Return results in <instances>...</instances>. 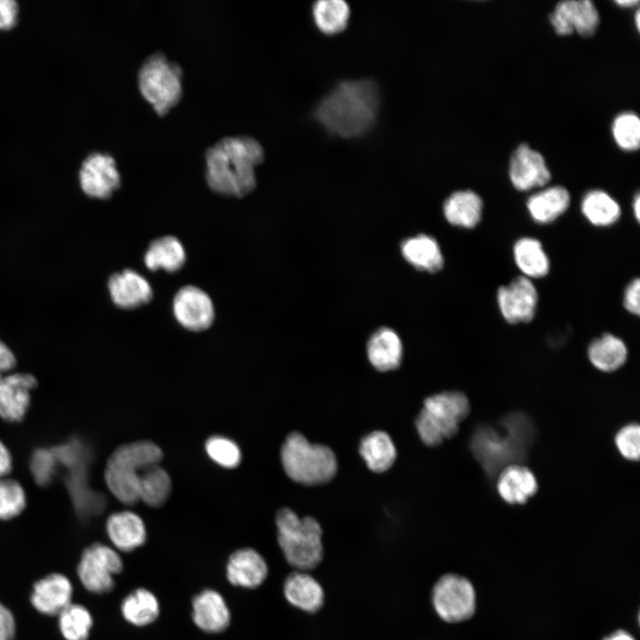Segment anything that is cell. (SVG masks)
Instances as JSON below:
<instances>
[{"instance_id":"1","label":"cell","mask_w":640,"mask_h":640,"mask_svg":"<svg viewBox=\"0 0 640 640\" xmlns=\"http://www.w3.org/2000/svg\"><path fill=\"white\" fill-rule=\"evenodd\" d=\"M379 108L380 92L372 80H347L320 100L314 118L330 134L355 139L372 128Z\"/></svg>"},{"instance_id":"2","label":"cell","mask_w":640,"mask_h":640,"mask_svg":"<svg viewBox=\"0 0 640 640\" xmlns=\"http://www.w3.org/2000/svg\"><path fill=\"white\" fill-rule=\"evenodd\" d=\"M536 428L523 412H512L496 425H478L470 438V450L486 476L493 479L508 465L526 460Z\"/></svg>"},{"instance_id":"3","label":"cell","mask_w":640,"mask_h":640,"mask_svg":"<svg viewBox=\"0 0 640 640\" xmlns=\"http://www.w3.org/2000/svg\"><path fill=\"white\" fill-rule=\"evenodd\" d=\"M263 159V148L254 138H223L205 153L207 184L218 194L244 196L256 187L255 170Z\"/></svg>"},{"instance_id":"4","label":"cell","mask_w":640,"mask_h":640,"mask_svg":"<svg viewBox=\"0 0 640 640\" xmlns=\"http://www.w3.org/2000/svg\"><path fill=\"white\" fill-rule=\"evenodd\" d=\"M161 449L152 442L139 441L117 447L109 456L104 479L109 492L122 503L139 501V484L143 471L158 464Z\"/></svg>"},{"instance_id":"5","label":"cell","mask_w":640,"mask_h":640,"mask_svg":"<svg viewBox=\"0 0 640 640\" xmlns=\"http://www.w3.org/2000/svg\"><path fill=\"white\" fill-rule=\"evenodd\" d=\"M277 541L286 562L297 571H308L322 561V528L310 516L300 517L292 509H280L276 517Z\"/></svg>"},{"instance_id":"6","label":"cell","mask_w":640,"mask_h":640,"mask_svg":"<svg viewBox=\"0 0 640 640\" xmlns=\"http://www.w3.org/2000/svg\"><path fill=\"white\" fill-rule=\"evenodd\" d=\"M281 461L294 482L316 485L331 481L338 468L334 452L327 446L311 444L300 433H291L281 448Z\"/></svg>"},{"instance_id":"7","label":"cell","mask_w":640,"mask_h":640,"mask_svg":"<svg viewBox=\"0 0 640 640\" xmlns=\"http://www.w3.org/2000/svg\"><path fill=\"white\" fill-rule=\"evenodd\" d=\"M470 412L468 396L460 391H444L427 397L415 420L421 441L437 446L453 437Z\"/></svg>"},{"instance_id":"8","label":"cell","mask_w":640,"mask_h":640,"mask_svg":"<svg viewBox=\"0 0 640 640\" xmlns=\"http://www.w3.org/2000/svg\"><path fill=\"white\" fill-rule=\"evenodd\" d=\"M182 69L161 52H156L142 63L138 74L141 95L158 116H165L182 95Z\"/></svg>"},{"instance_id":"9","label":"cell","mask_w":640,"mask_h":640,"mask_svg":"<svg viewBox=\"0 0 640 640\" xmlns=\"http://www.w3.org/2000/svg\"><path fill=\"white\" fill-rule=\"evenodd\" d=\"M124 569L123 559L113 547L95 542L86 547L79 559L76 573L82 586L90 593L105 595L116 585L115 577Z\"/></svg>"},{"instance_id":"10","label":"cell","mask_w":640,"mask_h":640,"mask_svg":"<svg viewBox=\"0 0 640 640\" xmlns=\"http://www.w3.org/2000/svg\"><path fill=\"white\" fill-rule=\"evenodd\" d=\"M433 606L441 619L459 622L472 616L476 608L475 589L468 580L457 574H445L435 584Z\"/></svg>"},{"instance_id":"11","label":"cell","mask_w":640,"mask_h":640,"mask_svg":"<svg viewBox=\"0 0 640 640\" xmlns=\"http://www.w3.org/2000/svg\"><path fill=\"white\" fill-rule=\"evenodd\" d=\"M52 450L59 465L68 469L67 484L77 512L83 516L97 513L101 505L87 486L85 449L78 441H70Z\"/></svg>"},{"instance_id":"12","label":"cell","mask_w":640,"mask_h":640,"mask_svg":"<svg viewBox=\"0 0 640 640\" xmlns=\"http://www.w3.org/2000/svg\"><path fill=\"white\" fill-rule=\"evenodd\" d=\"M78 178L84 193L98 199L109 198L121 185L116 160L108 153L88 155L82 162Z\"/></svg>"},{"instance_id":"13","label":"cell","mask_w":640,"mask_h":640,"mask_svg":"<svg viewBox=\"0 0 640 640\" xmlns=\"http://www.w3.org/2000/svg\"><path fill=\"white\" fill-rule=\"evenodd\" d=\"M549 22L558 36H570L576 32L583 37L593 36L599 25L598 11L592 1H561L550 13Z\"/></svg>"},{"instance_id":"14","label":"cell","mask_w":640,"mask_h":640,"mask_svg":"<svg viewBox=\"0 0 640 640\" xmlns=\"http://www.w3.org/2000/svg\"><path fill=\"white\" fill-rule=\"evenodd\" d=\"M497 302L503 318L509 324L530 322L536 312L538 292L531 279L521 276L497 292Z\"/></svg>"},{"instance_id":"15","label":"cell","mask_w":640,"mask_h":640,"mask_svg":"<svg viewBox=\"0 0 640 640\" xmlns=\"http://www.w3.org/2000/svg\"><path fill=\"white\" fill-rule=\"evenodd\" d=\"M172 311L178 323L193 332L206 330L214 320V307L210 296L193 285L184 286L177 292Z\"/></svg>"},{"instance_id":"16","label":"cell","mask_w":640,"mask_h":640,"mask_svg":"<svg viewBox=\"0 0 640 640\" xmlns=\"http://www.w3.org/2000/svg\"><path fill=\"white\" fill-rule=\"evenodd\" d=\"M509 180L519 191L544 187L551 180L550 171L543 156L526 143L513 151L508 165Z\"/></svg>"},{"instance_id":"17","label":"cell","mask_w":640,"mask_h":640,"mask_svg":"<svg viewBox=\"0 0 640 640\" xmlns=\"http://www.w3.org/2000/svg\"><path fill=\"white\" fill-rule=\"evenodd\" d=\"M191 619L194 625L206 634H220L231 624V611L220 592L205 588L191 600Z\"/></svg>"},{"instance_id":"18","label":"cell","mask_w":640,"mask_h":640,"mask_svg":"<svg viewBox=\"0 0 640 640\" xmlns=\"http://www.w3.org/2000/svg\"><path fill=\"white\" fill-rule=\"evenodd\" d=\"M73 585L60 572H52L36 580L29 601L33 608L45 616H58L72 603Z\"/></svg>"},{"instance_id":"19","label":"cell","mask_w":640,"mask_h":640,"mask_svg":"<svg viewBox=\"0 0 640 640\" xmlns=\"http://www.w3.org/2000/svg\"><path fill=\"white\" fill-rule=\"evenodd\" d=\"M268 565L263 556L252 548L232 552L225 564L228 582L236 588L255 589L266 580Z\"/></svg>"},{"instance_id":"20","label":"cell","mask_w":640,"mask_h":640,"mask_svg":"<svg viewBox=\"0 0 640 640\" xmlns=\"http://www.w3.org/2000/svg\"><path fill=\"white\" fill-rule=\"evenodd\" d=\"M29 373H12L0 378V417L10 422L20 421L30 403V392L36 386Z\"/></svg>"},{"instance_id":"21","label":"cell","mask_w":640,"mask_h":640,"mask_svg":"<svg viewBox=\"0 0 640 640\" xmlns=\"http://www.w3.org/2000/svg\"><path fill=\"white\" fill-rule=\"evenodd\" d=\"M108 288L113 302L125 309L141 307L153 297V290L148 280L132 269L113 274L108 281Z\"/></svg>"},{"instance_id":"22","label":"cell","mask_w":640,"mask_h":640,"mask_svg":"<svg viewBox=\"0 0 640 640\" xmlns=\"http://www.w3.org/2000/svg\"><path fill=\"white\" fill-rule=\"evenodd\" d=\"M106 532L113 548L118 552H132L147 540L142 518L128 510L111 514L106 522Z\"/></svg>"},{"instance_id":"23","label":"cell","mask_w":640,"mask_h":640,"mask_svg":"<svg viewBox=\"0 0 640 640\" xmlns=\"http://www.w3.org/2000/svg\"><path fill=\"white\" fill-rule=\"evenodd\" d=\"M499 496L509 505L525 504L538 491L537 479L531 469L521 464H510L498 474Z\"/></svg>"},{"instance_id":"24","label":"cell","mask_w":640,"mask_h":640,"mask_svg":"<svg viewBox=\"0 0 640 640\" xmlns=\"http://www.w3.org/2000/svg\"><path fill=\"white\" fill-rule=\"evenodd\" d=\"M284 596L292 606L307 612H317L324 604V589L309 573L296 571L284 582Z\"/></svg>"},{"instance_id":"25","label":"cell","mask_w":640,"mask_h":640,"mask_svg":"<svg viewBox=\"0 0 640 640\" xmlns=\"http://www.w3.org/2000/svg\"><path fill=\"white\" fill-rule=\"evenodd\" d=\"M120 612L128 624L136 628H145L159 618L160 602L151 590L140 587L124 597L120 604Z\"/></svg>"},{"instance_id":"26","label":"cell","mask_w":640,"mask_h":640,"mask_svg":"<svg viewBox=\"0 0 640 640\" xmlns=\"http://www.w3.org/2000/svg\"><path fill=\"white\" fill-rule=\"evenodd\" d=\"M571 196L562 186H552L532 194L526 202L531 218L539 224H548L564 214Z\"/></svg>"},{"instance_id":"27","label":"cell","mask_w":640,"mask_h":640,"mask_svg":"<svg viewBox=\"0 0 640 640\" xmlns=\"http://www.w3.org/2000/svg\"><path fill=\"white\" fill-rule=\"evenodd\" d=\"M443 211L446 220L452 225L472 228L481 220L483 201L472 190H459L446 198Z\"/></svg>"},{"instance_id":"28","label":"cell","mask_w":640,"mask_h":640,"mask_svg":"<svg viewBox=\"0 0 640 640\" xmlns=\"http://www.w3.org/2000/svg\"><path fill=\"white\" fill-rule=\"evenodd\" d=\"M402 343L398 335L389 328H380L370 338L367 356L370 363L379 371L397 368L402 358Z\"/></svg>"},{"instance_id":"29","label":"cell","mask_w":640,"mask_h":640,"mask_svg":"<svg viewBox=\"0 0 640 640\" xmlns=\"http://www.w3.org/2000/svg\"><path fill=\"white\" fill-rule=\"evenodd\" d=\"M185 261V249L180 240L172 236L152 241L144 255V263L152 271L164 269L173 273L180 270Z\"/></svg>"},{"instance_id":"30","label":"cell","mask_w":640,"mask_h":640,"mask_svg":"<svg viewBox=\"0 0 640 640\" xmlns=\"http://www.w3.org/2000/svg\"><path fill=\"white\" fill-rule=\"evenodd\" d=\"M588 356L595 368L612 372L626 363L628 348L621 339L605 333L592 340L588 348Z\"/></svg>"},{"instance_id":"31","label":"cell","mask_w":640,"mask_h":640,"mask_svg":"<svg viewBox=\"0 0 640 640\" xmlns=\"http://www.w3.org/2000/svg\"><path fill=\"white\" fill-rule=\"evenodd\" d=\"M404 258L420 270L436 272L444 265V258L437 242L427 235L404 240L401 245Z\"/></svg>"},{"instance_id":"32","label":"cell","mask_w":640,"mask_h":640,"mask_svg":"<svg viewBox=\"0 0 640 640\" xmlns=\"http://www.w3.org/2000/svg\"><path fill=\"white\" fill-rule=\"evenodd\" d=\"M359 452L367 467L375 473L387 471L396 459V449L391 437L379 430L362 439Z\"/></svg>"},{"instance_id":"33","label":"cell","mask_w":640,"mask_h":640,"mask_svg":"<svg viewBox=\"0 0 640 640\" xmlns=\"http://www.w3.org/2000/svg\"><path fill=\"white\" fill-rule=\"evenodd\" d=\"M514 260L524 276L540 278L549 271V259L541 243L533 237H522L513 247Z\"/></svg>"},{"instance_id":"34","label":"cell","mask_w":640,"mask_h":640,"mask_svg":"<svg viewBox=\"0 0 640 640\" xmlns=\"http://www.w3.org/2000/svg\"><path fill=\"white\" fill-rule=\"evenodd\" d=\"M580 210L593 226L601 228L612 226L621 214L619 203L601 189L587 192L581 200Z\"/></svg>"},{"instance_id":"35","label":"cell","mask_w":640,"mask_h":640,"mask_svg":"<svg viewBox=\"0 0 640 640\" xmlns=\"http://www.w3.org/2000/svg\"><path fill=\"white\" fill-rule=\"evenodd\" d=\"M312 16L322 33L332 36L347 28L350 9L342 0H320L313 4Z\"/></svg>"},{"instance_id":"36","label":"cell","mask_w":640,"mask_h":640,"mask_svg":"<svg viewBox=\"0 0 640 640\" xmlns=\"http://www.w3.org/2000/svg\"><path fill=\"white\" fill-rule=\"evenodd\" d=\"M170 492V476L158 464L149 466L143 471L139 484V500L156 508L165 502Z\"/></svg>"},{"instance_id":"37","label":"cell","mask_w":640,"mask_h":640,"mask_svg":"<svg viewBox=\"0 0 640 640\" xmlns=\"http://www.w3.org/2000/svg\"><path fill=\"white\" fill-rule=\"evenodd\" d=\"M58 617L59 630L65 640H88L93 619L85 606L71 603Z\"/></svg>"},{"instance_id":"38","label":"cell","mask_w":640,"mask_h":640,"mask_svg":"<svg viewBox=\"0 0 640 640\" xmlns=\"http://www.w3.org/2000/svg\"><path fill=\"white\" fill-rule=\"evenodd\" d=\"M612 132L615 143L625 151H635L640 145V119L632 111L619 114L612 122Z\"/></svg>"},{"instance_id":"39","label":"cell","mask_w":640,"mask_h":640,"mask_svg":"<svg viewBox=\"0 0 640 640\" xmlns=\"http://www.w3.org/2000/svg\"><path fill=\"white\" fill-rule=\"evenodd\" d=\"M27 504L21 484L14 479H0V520H10L19 516Z\"/></svg>"},{"instance_id":"40","label":"cell","mask_w":640,"mask_h":640,"mask_svg":"<svg viewBox=\"0 0 640 640\" xmlns=\"http://www.w3.org/2000/svg\"><path fill=\"white\" fill-rule=\"evenodd\" d=\"M205 451L215 463L226 468H236L241 460V452L237 444L224 436L210 437L205 443Z\"/></svg>"},{"instance_id":"41","label":"cell","mask_w":640,"mask_h":640,"mask_svg":"<svg viewBox=\"0 0 640 640\" xmlns=\"http://www.w3.org/2000/svg\"><path fill=\"white\" fill-rule=\"evenodd\" d=\"M59 462L52 448H38L34 451L30 459V470L35 481L41 485L50 484Z\"/></svg>"},{"instance_id":"42","label":"cell","mask_w":640,"mask_h":640,"mask_svg":"<svg viewBox=\"0 0 640 640\" xmlns=\"http://www.w3.org/2000/svg\"><path fill=\"white\" fill-rule=\"evenodd\" d=\"M614 443L620 454L629 461H638L640 456V428L628 423L619 429Z\"/></svg>"},{"instance_id":"43","label":"cell","mask_w":640,"mask_h":640,"mask_svg":"<svg viewBox=\"0 0 640 640\" xmlns=\"http://www.w3.org/2000/svg\"><path fill=\"white\" fill-rule=\"evenodd\" d=\"M19 4L13 0H0V30H8L17 24Z\"/></svg>"},{"instance_id":"44","label":"cell","mask_w":640,"mask_h":640,"mask_svg":"<svg viewBox=\"0 0 640 640\" xmlns=\"http://www.w3.org/2000/svg\"><path fill=\"white\" fill-rule=\"evenodd\" d=\"M640 282L638 278L632 280L625 289L623 305L631 314L638 316L640 313Z\"/></svg>"},{"instance_id":"45","label":"cell","mask_w":640,"mask_h":640,"mask_svg":"<svg viewBox=\"0 0 640 640\" xmlns=\"http://www.w3.org/2000/svg\"><path fill=\"white\" fill-rule=\"evenodd\" d=\"M15 635V618L11 610L0 602V640H14Z\"/></svg>"},{"instance_id":"46","label":"cell","mask_w":640,"mask_h":640,"mask_svg":"<svg viewBox=\"0 0 640 640\" xmlns=\"http://www.w3.org/2000/svg\"><path fill=\"white\" fill-rule=\"evenodd\" d=\"M16 364V359L11 349L0 340V373L12 370Z\"/></svg>"},{"instance_id":"47","label":"cell","mask_w":640,"mask_h":640,"mask_svg":"<svg viewBox=\"0 0 640 640\" xmlns=\"http://www.w3.org/2000/svg\"><path fill=\"white\" fill-rule=\"evenodd\" d=\"M12 468L11 452L4 444L0 441V479L6 477Z\"/></svg>"},{"instance_id":"48","label":"cell","mask_w":640,"mask_h":640,"mask_svg":"<svg viewBox=\"0 0 640 640\" xmlns=\"http://www.w3.org/2000/svg\"><path fill=\"white\" fill-rule=\"evenodd\" d=\"M604 640H635V639L628 632L623 631V630H618V631L611 634L609 636L605 637Z\"/></svg>"},{"instance_id":"49","label":"cell","mask_w":640,"mask_h":640,"mask_svg":"<svg viewBox=\"0 0 640 640\" xmlns=\"http://www.w3.org/2000/svg\"><path fill=\"white\" fill-rule=\"evenodd\" d=\"M633 212L636 216V219L639 220V215H640V196L638 193L636 194L634 196L633 201Z\"/></svg>"},{"instance_id":"50","label":"cell","mask_w":640,"mask_h":640,"mask_svg":"<svg viewBox=\"0 0 640 640\" xmlns=\"http://www.w3.org/2000/svg\"><path fill=\"white\" fill-rule=\"evenodd\" d=\"M615 4L623 8L635 7L639 3L636 0L615 1Z\"/></svg>"},{"instance_id":"51","label":"cell","mask_w":640,"mask_h":640,"mask_svg":"<svg viewBox=\"0 0 640 640\" xmlns=\"http://www.w3.org/2000/svg\"><path fill=\"white\" fill-rule=\"evenodd\" d=\"M635 14H636L635 21H636V29L639 30V28H640V12H639V10H636Z\"/></svg>"},{"instance_id":"52","label":"cell","mask_w":640,"mask_h":640,"mask_svg":"<svg viewBox=\"0 0 640 640\" xmlns=\"http://www.w3.org/2000/svg\"><path fill=\"white\" fill-rule=\"evenodd\" d=\"M3 376V374L0 373V378Z\"/></svg>"}]
</instances>
